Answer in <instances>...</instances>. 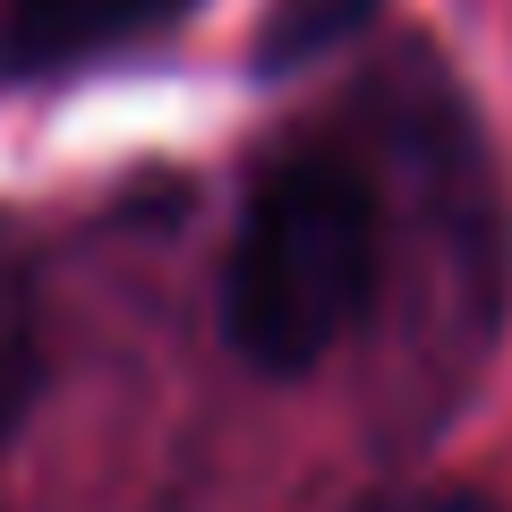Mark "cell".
Segmentation results:
<instances>
[{
    "label": "cell",
    "mask_w": 512,
    "mask_h": 512,
    "mask_svg": "<svg viewBox=\"0 0 512 512\" xmlns=\"http://www.w3.org/2000/svg\"><path fill=\"white\" fill-rule=\"evenodd\" d=\"M376 299V197L342 154H291L239 205L222 333L265 376H308Z\"/></svg>",
    "instance_id": "obj_1"
},
{
    "label": "cell",
    "mask_w": 512,
    "mask_h": 512,
    "mask_svg": "<svg viewBox=\"0 0 512 512\" xmlns=\"http://www.w3.org/2000/svg\"><path fill=\"white\" fill-rule=\"evenodd\" d=\"M171 18H188V0H18L9 60L18 69H77V60H111L128 43L163 35Z\"/></svg>",
    "instance_id": "obj_2"
},
{
    "label": "cell",
    "mask_w": 512,
    "mask_h": 512,
    "mask_svg": "<svg viewBox=\"0 0 512 512\" xmlns=\"http://www.w3.org/2000/svg\"><path fill=\"white\" fill-rule=\"evenodd\" d=\"M35 393H43V308H35L26 248L0 231V436H18Z\"/></svg>",
    "instance_id": "obj_3"
},
{
    "label": "cell",
    "mask_w": 512,
    "mask_h": 512,
    "mask_svg": "<svg viewBox=\"0 0 512 512\" xmlns=\"http://www.w3.org/2000/svg\"><path fill=\"white\" fill-rule=\"evenodd\" d=\"M376 9H384V0H274V9H265V26H256V69H265V77L308 69V60L342 52V43L359 35Z\"/></svg>",
    "instance_id": "obj_4"
},
{
    "label": "cell",
    "mask_w": 512,
    "mask_h": 512,
    "mask_svg": "<svg viewBox=\"0 0 512 512\" xmlns=\"http://www.w3.org/2000/svg\"><path fill=\"white\" fill-rule=\"evenodd\" d=\"M359 512H504V504L461 495V487H402V495H376V504H359Z\"/></svg>",
    "instance_id": "obj_5"
}]
</instances>
